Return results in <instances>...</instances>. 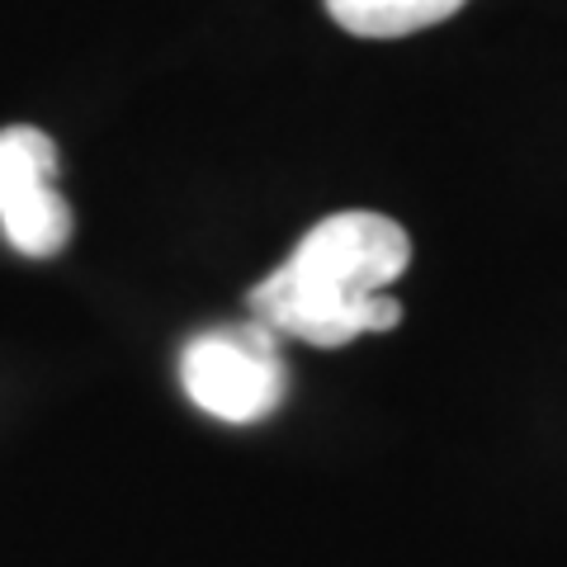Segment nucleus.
<instances>
[{
	"instance_id": "1",
	"label": "nucleus",
	"mask_w": 567,
	"mask_h": 567,
	"mask_svg": "<svg viewBox=\"0 0 567 567\" xmlns=\"http://www.w3.org/2000/svg\"><path fill=\"white\" fill-rule=\"evenodd\" d=\"M412 260L406 233L383 213H331L293 246V256L251 289V312L265 331L308 346H350L364 331H393L402 303L388 284Z\"/></svg>"
},
{
	"instance_id": "2",
	"label": "nucleus",
	"mask_w": 567,
	"mask_h": 567,
	"mask_svg": "<svg viewBox=\"0 0 567 567\" xmlns=\"http://www.w3.org/2000/svg\"><path fill=\"white\" fill-rule=\"evenodd\" d=\"M185 393L199 412L218 421H260L284 398V364L275 354V331L241 327L199 336L181 364Z\"/></svg>"
},
{
	"instance_id": "3",
	"label": "nucleus",
	"mask_w": 567,
	"mask_h": 567,
	"mask_svg": "<svg viewBox=\"0 0 567 567\" xmlns=\"http://www.w3.org/2000/svg\"><path fill=\"white\" fill-rule=\"evenodd\" d=\"M58 147L39 128L0 133V233L20 256H58L71 237V208L58 194Z\"/></svg>"
},
{
	"instance_id": "4",
	"label": "nucleus",
	"mask_w": 567,
	"mask_h": 567,
	"mask_svg": "<svg viewBox=\"0 0 567 567\" xmlns=\"http://www.w3.org/2000/svg\"><path fill=\"white\" fill-rule=\"evenodd\" d=\"M468 0H327V14L354 39H402L445 24Z\"/></svg>"
}]
</instances>
